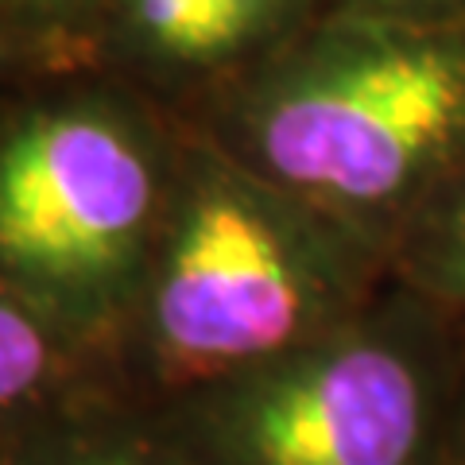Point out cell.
Here are the masks:
<instances>
[{"label": "cell", "mask_w": 465, "mask_h": 465, "mask_svg": "<svg viewBox=\"0 0 465 465\" xmlns=\"http://www.w3.org/2000/svg\"><path fill=\"white\" fill-rule=\"evenodd\" d=\"M384 244L268 183L217 140L179 171L116 388L159 407L322 338L372 302Z\"/></svg>", "instance_id": "1"}, {"label": "cell", "mask_w": 465, "mask_h": 465, "mask_svg": "<svg viewBox=\"0 0 465 465\" xmlns=\"http://www.w3.org/2000/svg\"><path fill=\"white\" fill-rule=\"evenodd\" d=\"M217 143L388 249L465 174V39L388 12L330 24L244 85Z\"/></svg>", "instance_id": "2"}, {"label": "cell", "mask_w": 465, "mask_h": 465, "mask_svg": "<svg viewBox=\"0 0 465 465\" xmlns=\"http://www.w3.org/2000/svg\"><path fill=\"white\" fill-rule=\"evenodd\" d=\"M174 171L179 152L101 97L43 105L0 128V280L109 369Z\"/></svg>", "instance_id": "3"}, {"label": "cell", "mask_w": 465, "mask_h": 465, "mask_svg": "<svg viewBox=\"0 0 465 465\" xmlns=\"http://www.w3.org/2000/svg\"><path fill=\"white\" fill-rule=\"evenodd\" d=\"M454 365L419 299H372L322 338L155 411L194 465H446Z\"/></svg>", "instance_id": "4"}, {"label": "cell", "mask_w": 465, "mask_h": 465, "mask_svg": "<svg viewBox=\"0 0 465 465\" xmlns=\"http://www.w3.org/2000/svg\"><path fill=\"white\" fill-rule=\"evenodd\" d=\"M113 369L0 280V450L101 391Z\"/></svg>", "instance_id": "5"}, {"label": "cell", "mask_w": 465, "mask_h": 465, "mask_svg": "<svg viewBox=\"0 0 465 465\" xmlns=\"http://www.w3.org/2000/svg\"><path fill=\"white\" fill-rule=\"evenodd\" d=\"M291 0H116L121 35L167 74H206L260 43Z\"/></svg>", "instance_id": "6"}, {"label": "cell", "mask_w": 465, "mask_h": 465, "mask_svg": "<svg viewBox=\"0 0 465 465\" xmlns=\"http://www.w3.org/2000/svg\"><path fill=\"white\" fill-rule=\"evenodd\" d=\"M0 465H194L148 403L101 391L12 442Z\"/></svg>", "instance_id": "7"}, {"label": "cell", "mask_w": 465, "mask_h": 465, "mask_svg": "<svg viewBox=\"0 0 465 465\" xmlns=\"http://www.w3.org/2000/svg\"><path fill=\"white\" fill-rule=\"evenodd\" d=\"M407 272L427 299L465 307V174L403 232Z\"/></svg>", "instance_id": "8"}, {"label": "cell", "mask_w": 465, "mask_h": 465, "mask_svg": "<svg viewBox=\"0 0 465 465\" xmlns=\"http://www.w3.org/2000/svg\"><path fill=\"white\" fill-rule=\"evenodd\" d=\"M8 12H20V16H35V20H58L78 12L85 0H0Z\"/></svg>", "instance_id": "9"}, {"label": "cell", "mask_w": 465, "mask_h": 465, "mask_svg": "<svg viewBox=\"0 0 465 465\" xmlns=\"http://www.w3.org/2000/svg\"><path fill=\"white\" fill-rule=\"evenodd\" d=\"M446 465H465V391H461L458 403H454V427H450Z\"/></svg>", "instance_id": "10"}, {"label": "cell", "mask_w": 465, "mask_h": 465, "mask_svg": "<svg viewBox=\"0 0 465 465\" xmlns=\"http://www.w3.org/2000/svg\"><path fill=\"white\" fill-rule=\"evenodd\" d=\"M361 5L372 8V12H388V16H407V12L427 8V5H434V0H361Z\"/></svg>", "instance_id": "11"}, {"label": "cell", "mask_w": 465, "mask_h": 465, "mask_svg": "<svg viewBox=\"0 0 465 465\" xmlns=\"http://www.w3.org/2000/svg\"><path fill=\"white\" fill-rule=\"evenodd\" d=\"M0 454H5V450H0Z\"/></svg>", "instance_id": "12"}]
</instances>
